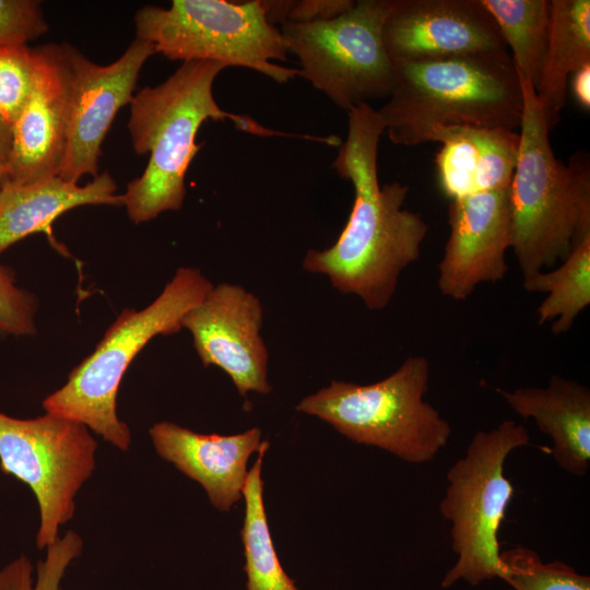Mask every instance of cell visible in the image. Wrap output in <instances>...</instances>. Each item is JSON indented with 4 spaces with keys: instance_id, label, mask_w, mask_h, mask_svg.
I'll return each instance as SVG.
<instances>
[{
    "instance_id": "cell-1",
    "label": "cell",
    "mask_w": 590,
    "mask_h": 590,
    "mask_svg": "<svg viewBox=\"0 0 590 590\" xmlns=\"http://www.w3.org/2000/svg\"><path fill=\"white\" fill-rule=\"evenodd\" d=\"M347 114V137L332 166L353 185L352 211L337 241L310 249L303 268L378 311L391 302L402 271L420 259L429 226L420 213L404 209L408 185L379 184L378 145L386 123L377 109L364 104Z\"/></svg>"
},
{
    "instance_id": "cell-2",
    "label": "cell",
    "mask_w": 590,
    "mask_h": 590,
    "mask_svg": "<svg viewBox=\"0 0 590 590\" xmlns=\"http://www.w3.org/2000/svg\"><path fill=\"white\" fill-rule=\"evenodd\" d=\"M226 66L216 61H187L163 83L140 90L130 103L128 129L133 150L150 153L140 177L122 193L129 219L144 223L166 211H177L186 196L185 177L200 150L196 143L201 125L209 119H229L241 131L260 137H293L323 142L318 135L290 134L269 129L249 116L219 106L213 83Z\"/></svg>"
},
{
    "instance_id": "cell-3",
    "label": "cell",
    "mask_w": 590,
    "mask_h": 590,
    "mask_svg": "<svg viewBox=\"0 0 590 590\" xmlns=\"http://www.w3.org/2000/svg\"><path fill=\"white\" fill-rule=\"evenodd\" d=\"M392 63L393 90L377 111L394 144L424 143L446 127H520L522 91L508 50Z\"/></svg>"
},
{
    "instance_id": "cell-4",
    "label": "cell",
    "mask_w": 590,
    "mask_h": 590,
    "mask_svg": "<svg viewBox=\"0 0 590 590\" xmlns=\"http://www.w3.org/2000/svg\"><path fill=\"white\" fill-rule=\"evenodd\" d=\"M519 80L523 109L509 197L511 249L526 281L555 268L590 236V163L587 152L568 164L556 158L534 87Z\"/></svg>"
},
{
    "instance_id": "cell-5",
    "label": "cell",
    "mask_w": 590,
    "mask_h": 590,
    "mask_svg": "<svg viewBox=\"0 0 590 590\" xmlns=\"http://www.w3.org/2000/svg\"><path fill=\"white\" fill-rule=\"evenodd\" d=\"M197 268L180 267L145 308L125 309L95 350L43 402L46 413L85 425L115 447L127 450L131 434L116 411L121 379L139 352L156 335L182 329V319L212 288Z\"/></svg>"
},
{
    "instance_id": "cell-6",
    "label": "cell",
    "mask_w": 590,
    "mask_h": 590,
    "mask_svg": "<svg viewBox=\"0 0 590 590\" xmlns=\"http://www.w3.org/2000/svg\"><path fill=\"white\" fill-rule=\"evenodd\" d=\"M429 367L425 356L413 355L374 384L332 380L302 399L296 410L327 422L356 444L378 447L410 463L430 462L447 446L451 426L424 400Z\"/></svg>"
},
{
    "instance_id": "cell-7",
    "label": "cell",
    "mask_w": 590,
    "mask_h": 590,
    "mask_svg": "<svg viewBox=\"0 0 590 590\" xmlns=\"http://www.w3.org/2000/svg\"><path fill=\"white\" fill-rule=\"evenodd\" d=\"M529 441L523 424L505 420L491 430L475 433L465 455L449 469L440 511L451 523V545L458 559L445 574L442 588L459 580L476 586L503 578L498 533L514 495L504 467L509 453Z\"/></svg>"
},
{
    "instance_id": "cell-8",
    "label": "cell",
    "mask_w": 590,
    "mask_h": 590,
    "mask_svg": "<svg viewBox=\"0 0 590 590\" xmlns=\"http://www.w3.org/2000/svg\"><path fill=\"white\" fill-rule=\"evenodd\" d=\"M137 38L151 43L155 54L182 62L216 61L247 68L287 83L298 69L286 61L281 31L271 25L261 0H174L169 8L145 5L134 15Z\"/></svg>"
},
{
    "instance_id": "cell-9",
    "label": "cell",
    "mask_w": 590,
    "mask_h": 590,
    "mask_svg": "<svg viewBox=\"0 0 590 590\" xmlns=\"http://www.w3.org/2000/svg\"><path fill=\"white\" fill-rule=\"evenodd\" d=\"M394 1L358 0L329 21L284 23L280 31L299 75L346 111L389 97L394 70L382 26Z\"/></svg>"
},
{
    "instance_id": "cell-10",
    "label": "cell",
    "mask_w": 590,
    "mask_h": 590,
    "mask_svg": "<svg viewBox=\"0 0 590 590\" xmlns=\"http://www.w3.org/2000/svg\"><path fill=\"white\" fill-rule=\"evenodd\" d=\"M97 442L78 422L46 413L28 420L0 412V469L34 493L40 515L39 548L59 538L74 512V497L95 468Z\"/></svg>"
},
{
    "instance_id": "cell-11",
    "label": "cell",
    "mask_w": 590,
    "mask_h": 590,
    "mask_svg": "<svg viewBox=\"0 0 590 590\" xmlns=\"http://www.w3.org/2000/svg\"><path fill=\"white\" fill-rule=\"evenodd\" d=\"M72 70L67 145L59 177L78 182L96 177L102 144L119 109L130 104L139 73L155 54L137 38L114 62L101 66L66 44Z\"/></svg>"
},
{
    "instance_id": "cell-12",
    "label": "cell",
    "mask_w": 590,
    "mask_h": 590,
    "mask_svg": "<svg viewBox=\"0 0 590 590\" xmlns=\"http://www.w3.org/2000/svg\"><path fill=\"white\" fill-rule=\"evenodd\" d=\"M260 299L240 285H213L182 319L202 364L224 370L240 396L267 394L269 354L261 337Z\"/></svg>"
},
{
    "instance_id": "cell-13",
    "label": "cell",
    "mask_w": 590,
    "mask_h": 590,
    "mask_svg": "<svg viewBox=\"0 0 590 590\" xmlns=\"http://www.w3.org/2000/svg\"><path fill=\"white\" fill-rule=\"evenodd\" d=\"M448 224L437 286L444 296L465 300L477 285L498 282L508 272L506 252L512 243L509 187L451 201Z\"/></svg>"
},
{
    "instance_id": "cell-14",
    "label": "cell",
    "mask_w": 590,
    "mask_h": 590,
    "mask_svg": "<svg viewBox=\"0 0 590 590\" xmlns=\"http://www.w3.org/2000/svg\"><path fill=\"white\" fill-rule=\"evenodd\" d=\"M391 60L506 51L481 0H396L382 26Z\"/></svg>"
},
{
    "instance_id": "cell-15",
    "label": "cell",
    "mask_w": 590,
    "mask_h": 590,
    "mask_svg": "<svg viewBox=\"0 0 590 590\" xmlns=\"http://www.w3.org/2000/svg\"><path fill=\"white\" fill-rule=\"evenodd\" d=\"M31 94L12 125L7 178L30 184L59 176L67 145L72 70L66 44L36 47Z\"/></svg>"
},
{
    "instance_id": "cell-16",
    "label": "cell",
    "mask_w": 590,
    "mask_h": 590,
    "mask_svg": "<svg viewBox=\"0 0 590 590\" xmlns=\"http://www.w3.org/2000/svg\"><path fill=\"white\" fill-rule=\"evenodd\" d=\"M150 436L157 453L198 482L222 511L241 497L249 457L262 444L258 427L224 436L196 433L166 421L154 424Z\"/></svg>"
},
{
    "instance_id": "cell-17",
    "label": "cell",
    "mask_w": 590,
    "mask_h": 590,
    "mask_svg": "<svg viewBox=\"0 0 590 590\" xmlns=\"http://www.w3.org/2000/svg\"><path fill=\"white\" fill-rule=\"evenodd\" d=\"M519 133L505 128L446 127L425 142H439L435 164L438 185L451 201L508 188L519 150Z\"/></svg>"
},
{
    "instance_id": "cell-18",
    "label": "cell",
    "mask_w": 590,
    "mask_h": 590,
    "mask_svg": "<svg viewBox=\"0 0 590 590\" xmlns=\"http://www.w3.org/2000/svg\"><path fill=\"white\" fill-rule=\"evenodd\" d=\"M521 417L535 421L553 441L556 463L575 476L590 467V389L573 379L553 375L546 387L497 389Z\"/></svg>"
},
{
    "instance_id": "cell-19",
    "label": "cell",
    "mask_w": 590,
    "mask_h": 590,
    "mask_svg": "<svg viewBox=\"0 0 590 590\" xmlns=\"http://www.w3.org/2000/svg\"><path fill=\"white\" fill-rule=\"evenodd\" d=\"M108 172L84 186L59 176L14 184L7 177L0 189V255L24 237L47 231L55 219L87 204L123 205L122 194Z\"/></svg>"
},
{
    "instance_id": "cell-20",
    "label": "cell",
    "mask_w": 590,
    "mask_h": 590,
    "mask_svg": "<svg viewBox=\"0 0 590 590\" xmlns=\"http://www.w3.org/2000/svg\"><path fill=\"white\" fill-rule=\"evenodd\" d=\"M550 1L546 49L534 91L551 131L560 120L571 74L590 64V1Z\"/></svg>"
},
{
    "instance_id": "cell-21",
    "label": "cell",
    "mask_w": 590,
    "mask_h": 590,
    "mask_svg": "<svg viewBox=\"0 0 590 590\" xmlns=\"http://www.w3.org/2000/svg\"><path fill=\"white\" fill-rule=\"evenodd\" d=\"M268 448L269 442L263 440L241 491L245 500L241 541L246 559L247 590H299L283 569L269 529L261 477L262 462Z\"/></svg>"
},
{
    "instance_id": "cell-22",
    "label": "cell",
    "mask_w": 590,
    "mask_h": 590,
    "mask_svg": "<svg viewBox=\"0 0 590 590\" xmlns=\"http://www.w3.org/2000/svg\"><path fill=\"white\" fill-rule=\"evenodd\" d=\"M527 292L546 293L536 308L538 323L553 321L555 335L566 333L579 314L590 305V236L550 271L522 281Z\"/></svg>"
},
{
    "instance_id": "cell-23",
    "label": "cell",
    "mask_w": 590,
    "mask_h": 590,
    "mask_svg": "<svg viewBox=\"0 0 590 590\" xmlns=\"http://www.w3.org/2000/svg\"><path fill=\"white\" fill-rule=\"evenodd\" d=\"M494 19L519 78L535 88L546 49L550 0H481Z\"/></svg>"
},
{
    "instance_id": "cell-24",
    "label": "cell",
    "mask_w": 590,
    "mask_h": 590,
    "mask_svg": "<svg viewBox=\"0 0 590 590\" xmlns=\"http://www.w3.org/2000/svg\"><path fill=\"white\" fill-rule=\"evenodd\" d=\"M503 580L515 590H590V577L563 562L544 563L531 548L516 546L500 552Z\"/></svg>"
},
{
    "instance_id": "cell-25",
    "label": "cell",
    "mask_w": 590,
    "mask_h": 590,
    "mask_svg": "<svg viewBox=\"0 0 590 590\" xmlns=\"http://www.w3.org/2000/svg\"><path fill=\"white\" fill-rule=\"evenodd\" d=\"M82 547L79 534L69 531L47 547L46 558L36 564L35 578L31 562L21 555L0 569V590H61L64 573Z\"/></svg>"
},
{
    "instance_id": "cell-26",
    "label": "cell",
    "mask_w": 590,
    "mask_h": 590,
    "mask_svg": "<svg viewBox=\"0 0 590 590\" xmlns=\"http://www.w3.org/2000/svg\"><path fill=\"white\" fill-rule=\"evenodd\" d=\"M36 70V48L0 47V115L11 126L31 94Z\"/></svg>"
},
{
    "instance_id": "cell-27",
    "label": "cell",
    "mask_w": 590,
    "mask_h": 590,
    "mask_svg": "<svg viewBox=\"0 0 590 590\" xmlns=\"http://www.w3.org/2000/svg\"><path fill=\"white\" fill-rule=\"evenodd\" d=\"M35 297L17 286L11 269L0 264V335H32L36 331Z\"/></svg>"
},
{
    "instance_id": "cell-28",
    "label": "cell",
    "mask_w": 590,
    "mask_h": 590,
    "mask_svg": "<svg viewBox=\"0 0 590 590\" xmlns=\"http://www.w3.org/2000/svg\"><path fill=\"white\" fill-rule=\"evenodd\" d=\"M47 32L39 1L0 0V47L24 46Z\"/></svg>"
},
{
    "instance_id": "cell-29",
    "label": "cell",
    "mask_w": 590,
    "mask_h": 590,
    "mask_svg": "<svg viewBox=\"0 0 590 590\" xmlns=\"http://www.w3.org/2000/svg\"><path fill=\"white\" fill-rule=\"evenodd\" d=\"M354 2L353 0H292L286 22L311 23L329 21L349 11L354 5Z\"/></svg>"
},
{
    "instance_id": "cell-30",
    "label": "cell",
    "mask_w": 590,
    "mask_h": 590,
    "mask_svg": "<svg viewBox=\"0 0 590 590\" xmlns=\"http://www.w3.org/2000/svg\"><path fill=\"white\" fill-rule=\"evenodd\" d=\"M570 88L576 102L585 109L590 108V64H587L570 76Z\"/></svg>"
},
{
    "instance_id": "cell-31",
    "label": "cell",
    "mask_w": 590,
    "mask_h": 590,
    "mask_svg": "<svg viewBox=\"0 0 590 590\" xmlns=\"http://www.w3.org/2000/svg\"><path fill=\"white\" fill-rule=\"evenodd\" d=\"M12 151V126L0 115V168L8 169Z\"/></svg>"
},
{
    "instance_id": "cell-32",
    "label": "cell",
    "mask_w": 590,
    "mask_h": 590,
    "mask_svg": "<svg viewBox=\"0 0 590 590\" xmlns=\"http://www.w3.org/2000/svg\"><path fill=\"white\" fill-rule=\"evenodd\" d=\"M5 177H7V170L3 168H0V189Z\"/></svg>"
}]
</instances>
